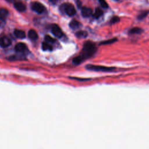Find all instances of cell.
Returning a JSON list of instances; mask_svg holds the SVG:
<instances>
[{"label":"cell","instance_id":"1","mask_svg":"<svg viewBox=\"0 0 149 149\" xmlns=\"http://www.w3.org/2000/svg\"><path fill=\"white\" fill-rule=\"evenodd\" d=\"M97 51V47L95 44L91 41H87L84 42L83 47L81 51V53L80 55L85 60L93 56Z\"/></svg>","mask_w":149,"mask_h":149},{"label":"cell","instance_id":"2","mask_svg":"<svg viewBox=\"0 0 149 149\" xmlns=\"http://www.w3.org/2000/svg\"><path fill=\"white\" fill-rule=\"evenodd\" d=\"M88 70L95 71V72H113L115 70L114 67H108L101 65H88L86 67Z\"/></svg>","mask_w":149,"mask_h":149},{"label":"cell","instance_id":"3","mask_svg":"<svg viewBox=\"0 0 149 149\" xmlns=\"http://www.w3.org/2000/svg\"><path fill=\"white\" fill-rule=\"evenodd\" d=\"M62 6L63 8V11L67 15L72 16L76 14V9L73 5L70 3H65L63 4Z\"/></svg>","mask_w":149,"mask_h":149},{"label":"cell","instance_id":"4","mask_svg":"<svg viewBox=\"0 0 149 149\" xmlns=\"http://www.w3.org/2000/svg\"><path fill=\"white\" fill-rule=\"evenodd\" d=\"M31 8L33 11L38 14L43 13L45 10V7L44 5L38 2H34L31 3Z\"/></svg>","mask_w":149,"mask_h":149},{"label":"cell","instance_id":"5","mask_svg":"<svg viewBox=\"0 0 149 149\" xmlns=\"http://www.w3.org/2000/svg\"><path fill=\"white\" fill-rule=\"evenodd\" d=\"M51 32L56 37L61 38L63 36V32L60 27L56 24H54L51 26Z\"/></svg>","mask_w":149,"mask_h":149},{"label":"cell","instance_id":"6","mask_svg":"<svg viewBox=\"0 0 149 149\" xmlns=\"http://www.w3.org/2000/svg\"><path fill=\"white\" fill-rule=\"evenodd\" d=\"M11 44L10 40L6 37L3 36L0 38V45L3 48H6L9 47Z\"/></svg>","mask_w":149,"mask_h":149},{"label":"cell","instance_id":"7","mask_svg":"<svg viewBox=\"0 0 149 149\" xmlns=\"http://www.w3.org/2000/svg\"><path fill=\"white\" fill-rule=\"evenodd\" d=\"M81 13L83 17H90L91 15H92L93 11L91 8L84 6L81 8Z\"/></svg>","mask_w":149,"mask_h":149},{"label":"cell","instance_id":"8","mask_svg":"<svg viewBox=\"0 0 149 149\" xmlns=\"http://www.w3.org/2000/svg\"><path fill=\"white\" fill-rule=\"evenodd\" d=\"M26 48H27V47L26 44L23 42H19L15 47V49L17 52H23L25 51Z\"/></svg>","mask_w":149,"mask_h":149},{"label":"cell","instance_id":"9","mask_svg":"<svg viewBox=\"0 0 149 149\" xmlns=\"http://www.w3.org/2000/svg\"><path fill=\"white\" fill-rule=\"evenodd\" d=\"M14 6L16 10L20 12H23L26 10V6L20 2H16L14 3Z\"/></svg>","mask_w":149,"mask_h":149},{"label":"cell","instance_id":"10","mask_svg":"<svg viewBox=\"0 0 149 149\" xmlns=\"http://www.w3.org/2000/svg\"><path fill=\"white\" fill-rule=\"evenodd\" d=\"M14 34H15V36L18 38L22 39L26 37V34H25L24 31H23V30H18V29L15 30Z\"/></svg>","mask_w":149,"mask_h":149},{"label":"cell","instance_id":"11","mask_svg":"<svg viewBox=\"0 0 149 149\" xmlns=\"http://www.w3.org/2000/svg\"><path fill=\"white\" fill-rule=\"evenodd\" d=\"M28 36L31 40H36L38 38V34L34 30H30L28 33Z\"/></svg>","mask_w":149,"mask_h":149},{"label":"cell","instance_id":"12","mask_svg":"<svg viewBox=\"0 0 149 149\" xmlns=\"http://www.w3.org/2000/svg\"><path fill=\"white\" fill-rule=\"evenodd\" d=\"M103 14V12L102 10L99 8H97L94 12V13L93 14V16L94 18L95 19H98L99 17H100Z\"/></svg>","mask_w":149,"mask_h":149},{"label":"cell","instance_id":"13","mask_svg":"<svg viewBox=\"0 0 149 149\" xmlns=\"http://www.w3.org/2000/svg\"><path fill=\"white\" fill-rule=\"evenodd\" d=\"M81 26V24L80 23V22H79L78 21L76 20H72L69 23V26L71 29L74 30V29H78L80 26Z\"/></svg>","mask_w":149,"mask_h":149},{"label":"cell","instance_id":"14","mask_svg":"<svg viewBox=\"0 0 149 149\" xmlns=\"http://www.w3.org/2000/svg\"><path fill=\"white\" fill-rule=\"evenodd\" d=\"M143 31V29L139 27H133L129 30V33L130 34H140Z\"/></svg>","mask_w":149,"mask_h":149},{"label":"cell","instance_id":"15","mask_svg":"<svg viewBox=\"0 0 149 149\" xmlns=\"http://www.w3.org/2000/svg\"><path fill=\"white\" fill-rule=\"evenodd\" d=\"M42 49L44 51H51L52 49V47L48 42H43L42 43Z\"/></svg>","mask_w":149,"mask_h":149},{"label":"cell","instance_id":"16","mask_svg":"<svg viewBox=\"0 0 149 149\" xmlns=\"http://www.w3.org/2000/svg\"><path fill=\"white\" fill-rule=\"evenodd\" d=\"M84 60V59L81 57V55H79L75 58H74V59H73V63L75 65H79L80 63H81L82 62H83Z\"/></svg>","mask_w":149,"mask_h":149},{"label":"cell","instance_id":"17","mask_svg":"<svg viewBox=\"0 0 149 149\" xmlns=\"http://www.w3.org/2000/svg\"><path fill=\"white\" fill-rule=\"evenodd\" d=\"M76 36L78 38H85L87 36V33L86 31L80 30L76 32Z\"/></svg>","mask_w":149,"mask_h":149},{"label":"cell","instance_id":"18","mask_svg":"<svg viewBox=\"0 0 149 149\" xmlns=\"http://www.w3.org/2000/svg\"><path fill=\"white\" fill-rule=\"evenodd\" d=\"M8 10L6 9H4V8H1L0 9V16L4 19L8 15Z\"/></svg>","mask_w":149,"mask_h":149},{"label":"cell","instance_id":"19","mask_svg":"<svg viewBox=\"0 0 149 149\" xmlns=\"http://www.w3.org/2000/svg\"><path fill=\"white\" fill-rule=\"evenodd\" d=\"M45 40L46 42H47L48 43H54L56 41V40L55 38L51 37L49 35H46L45 36Z\"/></svg>","mask_w":149,"mask_h":149},{"label":"cell","instance_id":"20","mask_svg":"<svg viewBox=\"0 0 149 149\" xmlns=\"http://www.w3.org/2000/svg\"><path fill=\"white\" fill-rule=\"evenodd\" d=\"M148 11H143V12L140 13L139 15V16H138V17H137L138 19H139V20L143 19L144 18H145V17L147 16V15H148Z\"/></svg>","mask_w":149,"mask_h":149},{"label":"cell","instance_id":"21","mask_svg":"<svg viewBox=\"0 0 149 149\" xmlns=\"http://www.w3.org/2000/svg\"><path fill=\"white\" fill-rule=\"evenodd\" d=\"M116 41H117V39L114 38H112V39H110V40H106V41H102L100 44H112L114 42H115Z\"/></svg>","mask_w":149,"mask_h":149},{"label":"cell","instance_id":"22","mask_svg":"<svg viewBox=\"0 0 149 149\" xmlns=\"http://www.w3.org/2000/svg\"><path fill=\"white\" fill-rule=\"evenodd\" d=\"M119 21H120V19H119V17H118V16H113V17H112L109 23L111 24H114V23H116L119 22Z\"/></svg>","mask_w":149,"mask_h":149},{"label":"cell","instance_id":"23","mask_svg":"<svg viewBox=\"0 0 149 149\" xmlns=\"http://www.w3.org/2000/svg\"><path fill=\"white\" fill-rule=\"evenodd\" d=\"M99 3H100L101 6L103 8H108V5L107 3V2L105 0H98Z\"/></svg>","mask_w":149,"mask_h":149},{"label":"cell","instance_id":"24","mask_svg":"<svg viewBox=\"0 0 149 149\" xmlns=\"http://www.w3.org/2000/svg\"><path fill=\"white\" fill-rule=\"evenodd\" d=\"M76 3H77V4L78 6H79V7H80V6L81 5H80V4H81V2H80L79 1H76Z\"/></svg>","mask_w":149,"mask_h":149},{"label":"cell","instance_id":"25","mask_svg":"<svg viewBox=\"0 0 149 149\" xmlns=\"http://www.w3.org/2000/svg\"><path fill=\"white\" fill-rule=\"evenodd\" d=\"M6 1H8V2H13L14 0H6Z\"/></svg>","mask_w":149,"mask_h":149},{"label":"cell","instance_id":"26","mask_svg":"<svg viewBox=\"0 0 149 149\" xmlns=\"http://www.w3.org/2000/svg\"><path fill=\"white\" fill-rule=\"evenodd\" d=\"M51 1H52V2H55V1H56L57 0H50Z\"/></svg>","mask_w":149,"mask_h":149},{"label":"cell","instance_id":"27","mask_svg":"<svg viewBox=\"0 0 149 149\" xmlns=\"http://www.w3.org/2000/svg\"><path fill=\"white\" fill-rule=\"evenodd\" d=\"M114 1H119V0H114Z\"/></svg>","mask_w":149,"mask_h":149}]
</instances>
